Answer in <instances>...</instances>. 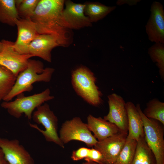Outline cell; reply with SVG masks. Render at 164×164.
Listing matches in <instances>:
<instances>
[{"label":"cell","mask_w":164,"mask_h":164,"mask_svg":"<svg viewBox=\"0 0 164 164\" xmlns=\"http://www.w3.org/2000/svg\"><path fill=\"white\" fill-rule=\"evenodd\" d=\"M16 78L10 71L0 65V103L12 89Z\"/></svg>","instance_id":"cell-22"},{"label":"cell","mask_w":164,"mask_h":164,"mask_svg":"<svg viewBox=\"0 0 164 164\" xmlns=\"http://www.w3.org/2000/svg\"><path fill=\"white\" fill-rule=\"evenodd\" d=\"M64 4L65 8L63 11L62 17L67 28L80 29L92 26V23L84 14V3H77L67 0L65 1Z\"/></svg>","instance_id":"cell-12"},{"label":"cell","mask_w":164,"mask_h":164,"mask_svg":"<svg viewBox=\"0 0 164 164\" xmlns=\"http://www.w3.org/2000/svg\"><path fill=\"white\" fill-rule=\"evenodd\" d=\"M128 119V134L127 137L137 141L144 136L143 121L136 106L131 101L126 103Z\"/></svg>","instance_id":"cell-17"},{"label":"cell","mask_w":164,"mask_h":164,"mask_svg":"<svg viewBox=\"0 0 164 164\" xmlns=\"http://www.w3.org/2000/svg\"><path fill=\"white\" fill-rule=\"evenodd\" d=\"M136 106L143 121L145 141L154 155L156 164H164L163 125L156 120L146 117L139 104Z\"/></svg>","instance_id":"cell-5"},{"label":"cell","mask_w":164,"mask_h":164,"mask_svg":"<svg viewBox=\"0 0 164 164\" xmlns=\"http://www.w3.org/2000/svg\"><path fill=\"white\" fill-rule=\"evenodd\" d=\"M15 25L17 27L18 36L14 42L15 50L21 54H27L29 46L39 35L35 23L31 18L16 19Z\"/></svg>","instance_id":"cell-14"},{"label":"cell","mask_w":164,"mask_h":164,"mask_svg":"<svg viewBox=\"0 0 164 164\" xmlns=\"http://www.w3.org/2000/svg\"><path fill=\"white\" fill-rule=\"evenodd\" d=\"M147 118L156 120L164 125V103L157 98H153L146 104L143 111Z\"/></svg>","instance_id":"cell-21"},{"label":"cell","mask_w":164,"mask_h":164,"mask_svg":"<svg viewBox=\"0 0 164 164\" xmlns=\"http://www.w3.org/2000/svg\"><path fill=\"white\" fill-rule=\"evenodd\" d=\"M32 119L36 123L42 125L45 129L40 128L36 124L29 123L30 126L41 133L46 140L52 142L62 148L64 144L61 141L57 132V118L47 103L38 107L32 114Z\"/></svg>","instance_id":"cell-6"},{"label":"cell","mask_w":164,"mask_h":164,"mask_svg":"<svg viewBox=\"0 0 164 164\" xmlns=\"http://www.w3.org/2000/svg\"><path fill=\"white\" fill-rule=\"evenodd\" d=\"M148 53L152 61L159 69L162 79H164V44L155 43L148 49Z\"/></svg>","instance_id":"cell-23"},{"label":"cell","mask_w":164,"mask_h":164,"mask_svg":"<svg viewBox=\"0 0 164 164\" xmlns=\"http://www.w3.org/2000/svg\"><path fill=\"white\" fill-rule=\"evenodd\" d=\"M84 13L92 23L105 18L116 9L115 6H107L99 2L84 3Z\"/></svg>","instance_id":"cell-18"},{"label":"cell","mask_w":164,"mask_h":164,"mask_svg":"<svg viewBox=\"0 0 164 164\" xmlns=\"http://www.w3.org/2000/svg\"><path fill=\"white\" fill-rule=\"evenodd\" d=\"M108 98L109 111L103 118L115 125L121 132L128 135V115L124 99L115 93L109 95Z\"/></svg>","instance_id":"cell-10"},{"label":"cell","mask_w":164,"mask_h":164,"mask_svg":"<svg viewBox=\"0 0 164 164\" xmlns=\"http://www.w3.org/2000/svg\"><path fill=\"white\" fill-rule=\"evenodd\" d=\"M54 70L52 67L44 68L43 63L39 60L30 59L27 67L17 76L12 89L3 101H11L19 94L31 91L35 83L49 82Z\"/></svg>","instance_id":"cell-2"},{"label":"cell","mask_w":164,"mask_h":164,"mask_svg":"<svg viewBox=\"0 0 164 164\" xmlns=\"http://www.w3.org/2000/svg\"><path fill=\"white\" fill-rule=\"evenodd\" d=\"M1 42L3 46L0 52V65L9 70L17 77L26 69L29 60L33 56L18 53L14 48V42L5 39Z\"/></svg>","instance_id":"cell-8"},{"label":"cell","mask_w":164,"mask_h":164,"mask_svg":"<svg viewBox=\"0 0 164 164\" xmlns=\"http://www.w3.org/2000/svg\"><path fill=\"white\" fill-rule=\"evenodd\" d=\"M90 149L81 147L73 151L71 156V159L74 161H78L84 159L88 155Z\"/></svg>","instance_id":"cell-27"},{"label":"cell","mask_w":164,"mask_h":164,"mask_svg":"<svg viewBox=\"0 0 164 164\" xmlns=\"http://www.w3.org/2000/svg\"><path fill=\"white\" fill-rule=\"evenodd\" d=\"M39 0H15L17 10L20 18H31Z\"/></svg>","instance_id":"cell-25"},{"label":"cell","mask_w":164,"mask_h":164,"mask_svg":"<svg viewBox=\"0 0 164 164\" xmlns=\"http://www.w3.org/2000/svg\"><path fill=\"white\" fill-rule=\"evenodd\" d=\"M0 147L8 164H35L30 154L17 139L0 138Z\"/></svg>","instance_id":"cell-11"},{"label":"cell","mask_w":164,"mask_h":164,"mask_svg":"<svg viewBox=\"0 0 164 164\" xmlns=\"http://www.w3.org/2000/svg\"><path fill=\"white\" fill-rule=\"evenodd\" d=\"M64 2L63 0H39L31 19L39 34L51 35L60 46L67 47L72 42L73 35L63 20Z\"/></svg>","instance_id":"cell-1"},{"label":"cell","mask_w":164,"mask_h":164,"mask_svg":"<svg viewBox=\"0 0 164 164\" xmlns=\"http://www.w3.org/2000/svg\"><path fill=\"white\" fill-rule=\"evenodd\" d=\"M87 124L97 141L103 140L120 132L114 124L101 117L96 118L91 114L87 118Z\"/></svg>","instance_id":"cell-16"},{"label":"cell","mask_w":164,"mask_h":164,"mask_svg":"<svg viewBox=\"0 0 164 164\" xmlns=\"http://www.w3.org/2000/svg\"><path fill=\"white\" fill-rule=\"evenodd\" d=\"M127 135L119 132L103 140L98 141L94 148L102 154L105 164H113L125 143Z\"/></svg>","instance_id":"cell-13"},{"label":"cell","mask_w":164,"mask_h":164,"mask_svg":"<svg viewBox=\"0 0 164 164\" xmlns=\"http://www.w3.org/2000/svg\"><path fill=\"white\" fill-rule=\"evenodd\" d=\"M2 42L1 41L0 42V52L1 51L2 48Z\"/></svg>","instance_id":"cell-32"},{"label":"cell","mask_w":164,"mask_h":164,"mask_svg":"<svg viewBox=\"0 0 164 164\" xmlns=\"http://www.w3.org/2000/svg\"><path fill=\"white\" fill-rule=\"evenodd\" d=\"M54 98V96L50 95V89L47 88L41 93L30 96H25L23 93L19 94L13 101H3L1 103V106L15 118H19L24 114L31 120L35 109L45 102Z\"/></svg>","instance_id":"cell-4"},{"label":"cell","mask_w":164,"mask_h":164,"mask_svg":"<svg viewBox=\"0 0 164 164\" xmlns=\"http://www.w3.org/2000/svg\"><path fill=\"white\" fill-rule=\"evenodd\" d=\"M150 14L145 25L149 39L152 42L164 44V9L158 1L153 2L150 9Z\"/></svg>","instance_id":"cell-9"},{"label":"cell","mask_w":164,"mask_h":164,"mask_svg":"<svg viewBox=\"0 0 164 164\" xmlns=\"http://www.w3.org/2000/svg\"><path fill=\"white\" fill-rule=\"evenodd\" d=\"M84 159L86 162L105 164L102 154L99 151L94 148L90 149L88 155Z\"/></svg>","instance_id":"cell-26"},{"label":"cell","mask_w":164,"mask_h":164,"mask_svg":"<svg viewBox=\"0 0 164 164\" xmlns=\"http://www.w3.org/2000/svg\"><path fill=\"white\" fill-rule=\"evenodd\" d=\"M58 46L59 44L53 36L47 34H39L29 45L27 54L51 62V52L53 48Z\"/></svg>","instance_id":"cell-15"},{"label":"cell","mask_w":164,"mask_h":164,"mask_svg":"<svg viewBox=\"0 0 164 164\" xmlns=\"http://www.w3.org/2000/svg\"><path fill=\"white\" fill-rule=\"evenodd\" d=\"M1 164H8L6 161L4 159Z\"/></svg>","instance_id":"cell-31"},{"label":"cell","mask_w":164,"mask_h":164,"mask_svg":"<svg viewBox=\"0 0 164 164\" xmlns=\"http://www.w3.org/2000/svg\"><path fill=\"white\" fill-rule=\"evenodd\" d=\"M59 136L64 144L76 140L82 142L91 147H94L98 141L89 129L87 124L83 122L79 117L65 121L60 130Z\"/></svg>","instance_id":"cell-7"},{"label":"cell","mask_w":164,"mask_h":164,"mask_svg":"<svg viewBox=\"0 0 164 164\" xmlns=\"http://www.w3.org/2000/svg\"><path fill=\"white\" fill-rule=\"evenodd\" d=\"M82 164H103L98 163L94 162H83L82 163Z\"/></svg>","instance_id":"cell-30"},{"label":"cell","mask_w":164,"mask_h":164,"mask_svg":"<svg viewBox=\"0 0 164 164\" xmlns=\"http://www.w3.org/2000/svg\"><path fill=\"white\" fill-rule=\"evenodd\" d=\"M141 1V0H118L117 1L116 4L118 5H121L126 4L129 5L133 6L136 5Z\"/></svg>","instance_id":"cell-28"},{"label":"cell","mask_w":164,"mask_h":164,"mask_svg":"<svg viewBox=\"0 0 164 164\" xmlns=\"http://www.w3.org/2000/svg\"><path fill=\"white\" fill-rule=\"evenodd\" d=\"M71 82L77 94L89 104L98 106L102 102V93L96 85V78L87 67L81 66L72 72Z\"/></svg>","instance_id":"cell-3"},{"label":"cell","mask_w":164,"mask_h":164,"mask_svg":"<svg viewBox=\"0 0 164 164\" xmlns=\"http://www.w3.org/2000/svg\"><path fill=\"white\" fill-rule=\"evenodd\" d=\"M137 144L136 141L127 137L122 150L113 164H131L134 156Z\"/></svg>","instance_id":"cell-24"},{"label":"cell","mask_w":164,"mask_h":164,"mask_svg":"<svg viewBox=\"0 0 164 164\" xmlns=\"http://www.w3.org/2000/svg\"><path fill=\"white\" fill-rule=\"evenodd\" d=\"M20 18L15 0H0V22L13 26L15 20Z\"/></svg>","instance_id":"cell-20"},{"label":"cell","mask_w":164,"mask_h":164,"mask_svg":"<svg viewBox=\"0 0 164 164\" xmlns=\"http://www.w3.org/2000/svg\"><path fill=\"white\" fill-rule=\"evenodd\" d=\"M131 164H156L154 155L148 146L144 136L137 141L134 156Z\"/></svg>","instance_id":"cell-19"},{"label":"cell","mask_w":164,"mask_h":164,"mask_svg":"<svg viewBox=\"0 0 164 164\" xmlns=\"http://www.w3.org/2000/svg\"><path fill=\"white\" fill-rule=\"evenodd\" d=\"M4 155L2 149L0 147V164L4 159Z\"/></svg>","instance_id":"cell-29"}]
</instances>
